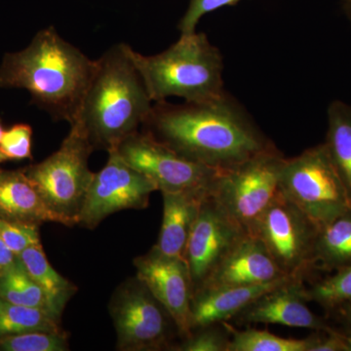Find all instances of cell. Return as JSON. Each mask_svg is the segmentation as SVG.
Masks as SVG:
<instances>
[{"label": "cell", "mask_w": 351, "mask_h": 351, "mask_svg": "<svg viewBox=\"0 0 351 351\" xmlns=\"http://www.w3.org/2000/svg\"><path fill=\"white\" fill-rule=\"evenodd\" d=\"M17 261L18 256H16L4 243L3 240L0 239V272L12 267Z\"/></svg>", "instance_id": "32"}, {"label": "cell", "mask_w": 351, "mask_h": 351, "mask_svg": "<svg viewBox=\"0 0 351 351\" xmlns=\"http://www.w3.org/2000/svg\"><path fill=\"white\" fill-rule=\"evenodd\" d=\"M38 226L0 219V239L16 256H19L32 245L41 243Z\"/></svg>", "instance_id": "28"}, {"label": "cell", "mask_w": 351, "mask_h": 351, "mask_svg": "<svg viewBox=\"0 0 351 351\" xmlns=\"http://www.w3.org/2000/svg\"><path fill=\"white\" fill-rule=\"evenodd\" d=\"M68 335L62 331H36L0 338V351H66Z\"/></svg>", "instance_id": "26"}, {"label": "cell", "mask_w": 351, "mask_h": 351, "mask_svg": "<svg viewBox=\"0 0 351 351\" xmlns=\"http://www.w3.org/2000/svg\"><path fill=\"white\" fill-rule=\"evenodd\" d=\"M337 330H338L339 336H341L343 341H345L346 350H348V351H351V332L341 331L339 328H337Z\"/></svg>", "instance_id": "34"}, {"label": "cell", "mask_w": 351, "mask_h": 351, "mask_svg": "<svg viewBox=\"0 0 351 351\" xmlns=\"http://www.w3.org/2000/svg\"><path fill=\"white\" fill-rule=\"evenodd\" d=\"M293 276L251 286L200 289L193 293L191 306V331L195 328L233 319L258 297Z\"/></svg>", "instance_id": "16"}, {"label": "cell", "mask_w": 351, "mask_h": 351, "mask_svg": "<svg viewBox=\"0 0 351 351\" xmlns=\"http://www.w3.org/2000/svg\"><path fill=\"white\" fill-rule=\"evenodd\" d=\"M284 160L282 152L274 147L232 167L218 170L208 195L247 234L254 235L278 193Z\"/></svg>", "instance_id": "6"}, {"label": "cell", "mask_w": 351, "mask_h": 351, "mask_svg": "<svg viewBox=\"0 0 351 351\" xmlns=\"http://www.w3.org/2000/svg\"><path fill=\"white\" fill-rule=\"evenodd\" d=\"M131 46L117 43L96 60L77 120L94 149L108 152L140 131L154 101L131 56Z\"/></svg>", "instance_id": "3"}, {"label": "cell", "mask_w": 351, "mask_h": 351, "mask_svg": "<svg viewBox=\"0 0 351 351\" xmlns=\"http://www.w3.org/2000/svg\"><path fill=\"white\" fill-rule=\"evenodd\" d=\"M96 60L62 38L54 27L36 34L25 49L4 57L0 86L22 88L56 120L75 119Z\"/></svg>", "instance_id": "2"}, {"label": "cell", "mask_w": 351, "mask_h": 351, "mask_svg": "<svg viewBox=\"0 0 351 351\" xmlns=\"http://www.w3.org/2000/svg\"><path fill=\"white\" fill-rule=\"evenodd\" d=\"M32 129L27 124H17L3 132L0 140V152L12 160L32 158Z\"/></svg>", "instance_id": "29"}, {"label": "cell", "mask_w": 351, "mask_h": 351, "mask_svg": "<svg viewBox=\"0 0 351 351\" xmlns=\"http://www.w3.org/2000/svg\"><path fill=\"white\" fill-rule=\"evenodd\" d=\"M142 131L180 156L216 170L276 147L228 93L214 101L154 103Z\"/></svg>", "instance_id": "1"}, {"label": "cell", "mask_w": 351, "mask_h": 351, "mask_svg": "<svg viewBox=\"0 0 351 351\" xmlns=\"http://www.w3.org/2000/svg\"><path fill=\"white\" fill-rule=\"evenodd\" d=\"M304 300L323 307L325 313L343 302L351 301V267L335 271L304 289Z\"/></svg>", "instance_id": "25"}, {"label": "cell", "mask_w": 351, "mask_h": 351, "mask_svg": "<svg viewBox=\"0 0 351 351\" xmlns=\"http://www.w3.org/2000/svg\"><path fill=\"white\" fill-rule=\"evenodd\" d=\"M94 149L82 124L73 120L59 149L41 162L24 169L38 186L46 204L63 219L64 226L80 223L95 175L88 166Z\"/></svg>", "instance_id": "5"}, {"label": "cell", "mask_w": 351, "mask_h": 351, "mask_svg": "<svg viewBox=\"0 0 351 351\" xmlns=\"http://www.w3.org/2000/svg\"><path fill=\"white\" fill-rule=\"evenodd\" d=\"M205 191L163 193V218L158 240L152 250L167 257L184 258L186 245Z\"/></svg>", "instance_id": "18"}, {"label": "cell", "mask_w": 351, "mask_h": 351, "mask_svg": "<svg viewBox=\"0 0 351 351\" xmlns=\"http://www.w3.org/2000/svg\"><path fill=\"white\" fill-rule=\"evenodd\" d=\"M117 151L134 169L152 180L161 193H208L218 171L180 156L143 131L127 137Z\"/></svg>", "instance_id": "10"}, {"label": "cell", "mask_w": 351, "mask_h": 351, "mask_svg": "<svg viewBox=\"0 0 351 351\" xmlns=\"http://www.w3.org/2000/svg\"><path fill=\"white\" fill-rule=\"evenodd\" d=\"M230 341L228 351H311L317 331L306 339H287L276 336L265 330L235 329L228 325Z\"/></svg>", "instance_id": "24"}, {"label": "cell", "mask_w": 351, "mask_h": 351, "mask_svg": "<svg viewBox=\"0 0 351 351\" xmlns=\"http://www.w3.org/2000/svg\"><path fill=\"white\" fill-rule=\"evenodd\" d=\"M131 56L154 103L169 97L186 101H214L228 93L221 51L204 32L181 36L168 49L151 56L132 48Z\"/></svg>", "instance_id": "4"}, {"label": "cell", "mask_w": 351, "mask_h": 351, "mask_svg": "<svg viewBox=\"0 0 351 351\" xmlns=\"http://www.w3.org/2000/svg\"><path fill=\"white\" fill-rule=\"evenodd\" d=\"M156 191L152 180L134 169L117 149H112L108 152L103 169L95 173L78 223L92 230L115 212L145 209Z\"/></svg>", "instance_id": "11"}, {"label": "cell", "mask_w": 351, "mask_h": 351, "mask_svg": "<svg viewBox=\"0 0 351 351\" xmlns=\"http://www.w3.org/2000/svg\"><path fill=\"white\" fill-rule=\"evenodd\" d=\"M61 317L45 309L0 299V338L36 331H62Z\"/></svg>", "instance_id": "22"}, {"label": "cell", "mask_w": 351, "mask_h": 351, "mask_svg": "<svg viewBox=\"0 0 351 351\" xmlns=\"http://www.w3.org/2000/svg\"><path fill=\"white\" fill-rule=\"evenodd\" d=\"M304 279L292 277L258 297L233 319L239 324H278L330 332L335 325L326 316L321 317L306 306Z\"/></svg>", "instance_id": "14"}, {"label": "cell", "mask_w": 351, "mask_h": 351, "mask_svg": "<svg viewBox=\"0 0 351 351\" xmlns=\"http://www.w3.org/2000/svg\"><path fill=\"white\" fill-rule=\"evenodd\" d=\"M325 316L341 331L351 332V301L332 307Z\"/></svg>", "instance_id": "31"}, {"label": "cell", "mask_w": 351, "mask_h": 351, "mask_svg": "<svg viewBox=\"0 0 351 351\" xmlns=\"http://www.w3.org/2000/svg\"><path fill=\"white\" fill-rule=\"evenodd\" d=\"M18 258L27 274L43 288L56 313L62 316L66 304L77 288L50 265L43 244L32 245Z\"/></svg>", "instance_id": "21"}, {"label": "cell", "mask_w": 351, "mask_h": 351, "mask_svg": "<svg viewBox=\"0 0 351 351\" xmlns=\"http://www.w3.org/2000/svg\"><path fill=\"white\" fill-rule=\"evenodd\" d=\"M319 228L279 191L258 221L254 237L261 239L284 274L306 280L316 269L314 244Z\"/></svg>", "instance_id": "9"}, {"label": "cell", "mask_w": 351, "mask_h": 351, "mask_svg": "<svg viewBox=\"0 0 351 351\" xmlns=\"http://www.w3.org/2000/svg\"><path fill=\"white\" fill-rule=\"evenodd\" d=\"M279 191L319 228L351 210V200L324 143L285 158Z\"/></svg>", "instance_id": "7"}, {"label": "cell", "mask_w": 351, "mask_h": 351, "mask_svg": "<svg viewBox=\"0 0 351 351\" xmlns=\"http://www.w3.org/2000/svg\"><path fill=\"white\" fill-rule=\"evenodd\" d=\"M341 10L345 14L346 19L351 24V0H341Z\"/></svg>", "instance_id": "33"}, {"label": "cell", "mask_w": 351, "mask_h": 351, "mask_svg": "<svg viewBox=\"0 0 351 351\" xmlns=\"http://www.w3.org/2000/svg\"><path fill=\"white\" fill-rule=\"evenodd\" d=\"M246 235L247 233L226 216L209 195L203 198L184 255L193 293L202 287Z\"/></svg>", "instance_id": "12"}, {"label": "cell", "mask_w": 351, "mask_h": 351, "mask_svg": "<svg viewBox=\"0 0 351 351\" xmlns=\"http://www.w3.org/2000/svg\"><path fill=\"white\" fill-rule=\"evenodd\" d=\"M0 299L19 306L45 309L61 317L43 288L25 271L19 258L15 265L0 272Z\"/></svg>", "instance_id": "23"}, {"label": "cell", "mask_w": 351, "mask_h": 351, "mask_svg": "<svg viewBox=\"0 0 351 351\" xmlns=\"http://www.w3.org/2000/svg\"><path fill=\"white\" fill-rule=\"evenodd\" d=\"M230 332L226 322L215 323L195 328L181 343L172 350L178 351H228Z\"/></svg>", "instance_id": "27"}, {"label": "cell", "mask_w": 351, "mask_h": 351, "mask_svg": "<svg viewBox=\"0 0 351 351\" xmlns=\"http://www.w3.org/2000/svg\"><path fill=\"white\" fill-rule=\"evenodd\" d=\"M0 219L40 225L63 219L44 201L38 186L24 169H0Z\"/></svg>", "instance_id": "17"}, {"label": "cell", "mask_w": 351, "mask_h": 351, "mask_svg": "<svg viewBox=\"0 0 351 351\" xmlns=\"http://www.w3.org/2000/svg\"><path fill=\"white\" fill-rule=\"evenodd\" d=\"M137 277L167 309L179 329L180 338L191 332L193 289L186 260L167 257L154 250L136 258Z\"/></svg>", "instance_id": "13"}, {"label": "cell", "mask_w": 351, "mask_h": 351, "mask_svg": "<svg viewBox=\"0 0 351 351\" xmlns=\"http://www.w3.org/2000/svg\"><path fill=\"white\" fill-rule=\"evenodd\" d=\"M240 0H189L188 10L182 16L178 29L181 36L195 32L196 25L203 16L225 6H233Z\"/></svg>", "instance_id": "30"}, {"label": "cell", "mask_w": 351, "mask_h": 351, "mask_svg": "<svg viewBox=\"0 0 351 351\" xmlns=\"http://www.w3.org/2000/svg\"><path fill=\"white\" fill-rule=\"evenodd\" d=\"M8 160V159L6 158V156H4L3 154H2L1 152H0V163L4 162V161Z\"/></svg>", "instance_id": "35"}, {"label": "cell", "mask_w": 351, "mask_h": 351, "mask_svg": "<svg viewBox=\"0 0 351 351\" xmlns=\"http://www.w3.org/2000/svg\"><path fill=\"white\" fill-rule=\"evenodd\" d=\"M313 256L316 269L337 271L351 267V210L319 228Z\"/></svg>", "instance_id": "19"}, {"label": "cell", "mask_w": 351, "mask_h": 351, "mask_svg": "<svg viewBox=\"0 0 351 351\" xmlns=\"http://www.w3.org/2000/svg\"><path fill=\"white\" fill-rule=\"evenodd\" d=\"M324 144L351 200V106L336 100L327 112Z\"/></svg>", "instance_id": "20"}, {"label": "cell", "mask_w": 351, "mask_h": 351, "mask_svg": "<svg viewBox=\"0 0 351 351\" xmlns=\"http://www.w3.org/2000/svg\"><path fill=\"white\" fill-rule=\"evenodd\" d=\"M110 311L120 350H172L180 338L171 314L137 276L117 289Z\"/></svg>", "instance_id": "8"}, {"label": "cell", "mask_w": 351, "mask_h": 351, "mask_svg": "<svg viewBox=\"0 0 351 351\" xmlns=\"http://www.w3.org/2000/svg\"><path fill=\"white\" fill-rule=\"evenodd\" d=\"M286 276L261 239L247 234L198 290L258 285Z\"/></svg>", "instance_id": "15"}, {"label": "cell", "mask_w": 351, "mask_h": 351, "mask_svg": "<svg viewBox=\"0 0 351 351\" xmlns=\"http://www.w3.org/2000/svg\"><path fill=\"white\" fill-rule=\"evenodd\" d=\"M3 129H2V126L0 125V140H1L2 135H3Z\"/></svg>", "instance_id": "36"}]
</instances>
